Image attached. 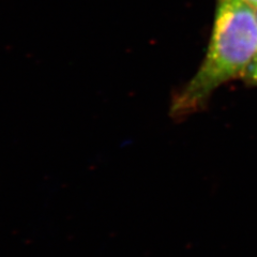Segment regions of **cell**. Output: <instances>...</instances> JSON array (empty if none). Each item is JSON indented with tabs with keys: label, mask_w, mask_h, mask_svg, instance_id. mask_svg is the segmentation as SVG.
I'll use <instances>...</instances> for the list:
<instances>
[{
	"label": "cell",
	"mask_w": 257,
	"mask_h": 257,
	"mask_svg": "<svg viewBox=\"0 0 257 257\" xmlns=\"http://www.w3.org/2000/svg\"><path fill=\"white\" fill-rule=\"evenodd\" d=\"M257 54L255 11L242 0H218L212 36L196 74L177 94L171 107L175 120H183L205 107L221 85L243 75Z\"/></svg>",
	"instance_id": "cell-1"
},
{
	"label": "cell",
	"mask_w": 257,
	"mask_h": 257,
	"mask_svg": "<svg viewBox=\"0 0 257 257\" xmlns=\"http://www.w3.org/2000/svg\"><path fill=\"white\" fill-rule=\"evenodd\" d=\"M247 83L257 85V54L242 75Z\"/></svg>",
	"instance_id": "cell-2"
},
{
	"label": "cell",
	"mask_w": 257,
	"mask_h": 257,
	"mask_svg": "<svg viewBox=\"0 0 257 257\" xmlns=\"http://www.w3.org/2000/svg\"><path fill=\"white\" fill-rule=\"evenodd\" d=\"M242 2H244L245 4H247L248 6H251L253 9H255V8H257V0H242Z\"/></svg>",
	"instance_id": "cell-3"
},
{
	"label": "cell",
	"mask_w": 257,
	"mask_h": 257,
	"mask_svg": "<svg viewBox=\"0 0 257 257\" xmlns=\"http://www.w3.org/2000/svg\"><path fill=\"white\" fill-rule=\"evenodd\" d=\"M254 11H255V16H256V21H257V8H255Z\"/></svg>",
	"instance_id": "cell-4"
}]
</instances>
